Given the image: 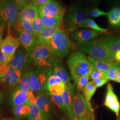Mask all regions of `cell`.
Wrapping results in <instances>:
<instances>
[{"instance_id":"obj_1","label":"cell","mask_w":120,"mask_h":120,"mask_svg":"<svg viewBox=\"0 0 120 120\" xmlns=\"http://www.w3.org/2000/svg\"><path fill=\"white\" fill-rule=\"evenodd\" d=\"M109 35L103 36L90 41L75 44V48L97 60H110L113 59L110 55L108 46Z\"/></svg>"},{"instance_id":"obj_2","label":"cell","mask_w":120,"mask_h":120,"mask_svg":"<svg viewBox=\"0 0 120 120\" xmlns=\"http://www.w3.org/2000/svg\"><path fill=\"white\" fill-rule=\"evenodd\" d=\"M67 63L72 79L77 84L79 79L86 75H90L97 70L94 65L80 52H75L69 56Z\"/></svg>"},{"instance_id":"obj_3","label":"cell","mask_w":120,"mask_h":120,"mask_svg":"<svg viewBox=\"0 0 120 120\" xmlns=\"http://www.w3.org/2000/svg\"><path fill=\"white\" fill-rule=\"evenodd\" d=\"M55 56L64 57L67 56L72 48V44L68 32L60 29L46 45Z\"/></svg>"},{"instance_id":"obj_4","label":"cell","mask_w":120,"mask_h":120,"mask_svg":"<svg viewBox=\"0 0 120 120\" xmlns=\"http://www.w3.org/2000/svg\"><path fill=\"white\" fill-rule=\"evenodd\" d=\"M88 10V9L79 0L73 4L68 10L64 17V21L70 33L80 28L87 18Z\"/></svg>"},{"instance_id":"obj_5","label":"cell","mask_w":120,"mask_h":120,"mask_svg":"<svg viewBox=\"0 0 120 120\" xmlns=\"http://www.w3.org/2000/svg\"><path fill=\"white\" fill-rule=\"evenodd\" d=\"M20 9L13 0H4L0 3V23L8 28L17 24Z\"/></svg>"},{"instance_id":"obj_6","label":"cell","mask_w":120,"mask_h":120,"mask_svg":"<svg viewBox=\"0 0 120 120\" xmlns=\"http://www.w3.org/2000/svg\"><path fill=\"white\" fill-rule=\"evenodd\" d=\"M35 67L51 68L58 58L46 45L39 42L31 53Z\"/></svg>"},{"instance_id":"obj_7","label":"cell","mask_w":120,"mask_h":120,"mask_svg":"<svg viewBox=\"0 0 120 120\" xmlns=\"http://www.w3.org/2000/svg\"><path fill=\"white\" fill-rule=\"evenodd\" d=\"M30 70V90L34 92L47 90L48 80L52 75V68L35 67Z\"/></svg>"},{"instance_id":"obj_8","label":"cell","mask_w":120,"mask_h":120,"mask_svg":"<svg viewBox=\"0 0 120 120\" xmlns=\"http://www.w3.org/2000/svg\"><path fill=\"white\" fill-rule=\"evenodd\" d=\"M73 112L75 118L94 120V110L90 102H88L80 92L75 93L73 100Z\"/></svg>"},{"instance_id":"obj_9","label":"cell","mask_w":120,"mask_h":120,"mask_svg":"<svg viewBox=\"0 0 120 120\" xmlns=\"http://www.w3.org/2000/svg\"><path fill=\"white\" fill-rule=\"evenodd\" d=\"M39 15L63 19L65 9L55 0H50L45 4L38 7Z\"/></svg>"},{"instance_id":"obj_10","label":"cell","mask_w":120,"mask_h":120,"mask_svg":"<svg viewBox=\"0 0 120 120\" xmlns=\"http://www.w3.org/2000/svg\"><path fill=\"white\" fill-rule=\"evenodd\" d=\"M32 62L33 58L31 55L24 48H20L16 52L9 65L13 69L22 70L29 66Z\"/></svg>"},{"instance_id":"obj_11","label":"cell","mask_w":120,"mask_h":120,"mask_svg":"<svg viewBox=\"0 0 120 120\" xmlns=\"http://www.w3.org/2000/svg\"><path fill=\"white\" fill-rule=\"evenodd\" d=\"M20 44L19 39L9 34L2 41L0 44V50L11 62Z\"/></svg>"},{"instance_id":"obj_12","label":"cell","mask_w":120,"mask_h":120,"mask_svg":"<svg viewBox=\"0 0 120 120\" xmlns=\"http://www.w3.org/2000/svg\"><path fill=\"white\" fill-rule=\"evenodd\" d=\"M35 104L48 120H51L54 114V109L49 95L44 92L39 94Z\"/></svg>"},{"instance_id":"obj_13","label":"cell","mask_w":120,"mask_h":120,"mask_svg":"<svg viewBox=\"0 0 120 120\" xmlns=\"http://www.w3.org/2000/svg\"><path fill=\"white\" fill-rule=\"evenodd\" d=\"M37 97L33 92L30 90L26 93L17 89L14 92L11 98V104L13 107L22 104L35 103Z\"/></svg>"},{"instance_id":"obj_14","label":"cell","mask_w":120,"mask_h":120,"mask_svg":"<svg viewBox=\"0 0 120 120\" xmlns=\"http://www.w3.org/2000/svg\"><path fill=\"white\" fill-rule=\"evenodd\" d=\"M101 33L93 30H75L70 33L71 39L78 43H83L93 40Z\"/></svg>"},{"instance_id":"obj_15","label":"cell","mask_w":120,"mask_h":120,"mask_svg":"<svg viewBox=\"0 0 120 120\" xmlns=\"http://www.w3.org/2000/svg\"><path fill=\"white\" fill-rule=\"evenodd\" d=\"M75 93L74 86L69 83L65 86L64 91L61 95L67 110L68 115L71 119L76 118L73 115L72 108L73 100Z\"/></svg>"},{"instance_id":"obj_16","label":"cell","mask_w":120,"mask_h":120,"mask_svg":"<svg viewBox=\"0 0 120 120\" xmlns=\"http://www.w3.org/2000/svg\"><path fill=\"white\" fill-rule=\"evenodd\" d=\"M19 40L23 47L31 55L37 45L39 42L37 37L24 31L19 33Z\"/></svg>"},{"instance_id":"obj_17","label":"cell","mask_w":120,"mask_h":120,"mask_svg":"<svg viewBox=\"0 0 120 120\" xmlns=\"http://www.w3.org/2000/svg\"><path fill=\"white\" fill-rule=\"evenodd\" d=\"M52 73L59 77L65 84L70 83V78L61 60L57 58L52 67Z\"/></svg>"},{"instance_id":"obj_18","label":"cell","mask_w":120,"mask_h":120,"mask_svg":"<svg viewBox=\"0 0 120 120\" xmlns=\"http://www.w3.org/2000/svg\"><path fill=\"white\" fill-rule=\"evenodd\" d=\"M88 60L94 64L96 69L98 70L106 73L114 66L120 65V63L116 62L114 59L110 60H97L90 56Z\"/></svg>"},{"instance_id":"obj_19","label":"cell","mask_w":120,"mask_h":120,"mask_svg":"<svg viewBox=\"0 0 120 120\" xmlns=\"http://www.w3.org/2000/svg\"><path fill=\"white\" fill-rule=\"evenodd\" d=\"M22 70L13 69L9 67L5 74L2 82L7 83L10 87H13L18 84L22 76Z\"/></svg>"},{"instance_id":"obj_20","label":"cell","mask_w":120,"mask_h":120,"mask_svg":"<svg viewBox=\"0 0 120 120\" xmlns=\"http://www.w3.org/2000/svg\"><path fill=\"white\" fill-rule=\"evenodd\" d=\"M38 16V8L34 5L29 4L20 11L19 13L18 20H26L32 23Z\"/></svg>"},{"instance_id":"obj_21","label":"cell","mask_w":120,"mask_h":120,"mask_svg":"<svg viewBox=\"0 0 120 120\" xmlns=\"http://www.w3.org/2000/svg\"><path fill=\"white\" fill-rule=\"evenodd\" d=\"M60 27H44L38 36L39 41L41 43L46 45L51 39Z\"/></svg>"},{"instance_id":"obj_22","label":"cell","mask_w":120,"mask_h":120,"mask_svg":"<svg viewBox=\"0 0 120 120\" xmlns=\"http://www.w3.org/2000/svg\"><path fill=\"white\" fill-rule=\"evenodd\" d=\"M30 70L23 69L22 70V76L18 83L17 89L25 92L30 91Z\"/></svg>"},{"instance_id":"obj_23","label":"cell","mask_w":120,"mask_h":120,"mask_svg":"<svg viewBox=\"0 0 120 120\" xmlns=\"http://www.w3.org/2000/svg\"><path fill=\"white\" fill-rule=\"evenodd\" d=\"M110 26L114 28H120V6H116L108 13Z\"/></svg>"},{"instance_id":"obj_24","label":"cell","mask_w":120,"mask_h":120,"mask_svg":"<svg viewBox=\"0 0 120 120\" xmlns=\"http://www.w3.org/2000/svg\"><path fill=\"white\" fill-rule=\"evenodd\" d=\"M39 17L44 26L46 27H60L63 22V19L59 18L41 15H39Z\"/></svg>"},{"instance_id":"obj_25","label":"cell","mask_w":120,"mask_h":120,"mask_svg":"<svg viewBox=\"0 0 120 120\" xmlns=\"http://www.w3.org/2000/svg\"><path fill=\"white\" fill-rule=\"evenodd\" d=\"M14 116L18 119L29 117L30 113V108L28 104H22L13 107Z\"/></svg>"},{"instance_id":"obj_26","label":"cell","mask_w":120,"mask_h":120,"mask_svg":"<svg viewBox=\"0 0 120 120\" xmlns=\"http://www.w3.org/2000/svg\"><path fill=\"white\" fill-rule=\"evenodd\" d=\"M15 30H17V31L19 33L22 31H24L31 34L37 37L34 32L32 26V23L27 20H18L17 24L15 27Z\"/></svg>"},{"instance_id":"obj_27","label":"cell","mask_w":120,"mask_h":120,"mask_svg":"<svg viewBox=\"0 0 120 120\" xmlns=\"http://www.w3.org/2000/svg\"><path fill=\"white\" fill-rule=\"evenodd\" d=\"M30 113L29 116L30 120H48L35 103H29Z\"/></svg>"},{"instance_id":"obj_28","label":"cell","mask_w":120,"mask_h":120,"mask_svg":"<svg viewBox=\"0 0 120 120\" xmlns=\"http://www.w3.org/2000/svg\"><path fill=\"white\" fill-rule=\"evenodd\" d=\"M108 46L110 55L113 58L115 52L120 51V37H116L109 35L108 40Z\"/></svg>"},{"instance_id":"obj_29","label":"cell","mask_w":120,"mask_h":120,"mask_svg":"<svg viewBox=\"0 0 120 120\" xmlns=\"http://www.w3.org/2000/svg\"><path fill=\"white\" fill-rule=\"evenodd\" d=\"M97 88L94 83L91 81L89 82L82 89V92L83 94L88 102H90L91 99L94 94Z\"/></svg>"},{"instance_id":"obj_30","label":"cell","mask_w":120,"mask_h":120,"mask_svg":"<svg viewBox=\"0 0 120 120\" xmlns=\"http://www.w3.org/2000/svg\"><path fill=\"white\" fill-rule=\"evenodd\" d=\"M47 93L50 96L52 101L56 105L57 107L62 110L64 113H66L68 114L67 110L62 96L52 94L49 92H47Z\"/></svg>"},{"instance_id":"obj_31","label":"cell","mask_w":120,"mask_h":120,"mask_svg":"<svg viewBox=\"0 0 120 120\" xmlns=\"http://www.w3.org/2000/svg\"><path fill=\"white\" fill-rule=\"evenodd\" d=\"M80 28H89L93 30L102 33H106L108 31L107 30L99 26L94 21L90 18H87L82 24Z\"/></svg>"},{"instance_id":"obj_32","label":"cell","mask_w":120,"mask_h":120,"mask_svg":"<svg viewBox=\"0 0 120 120\" xmlns=\"http://www.w3.org/2000/svg\"><path fill=\"white\" fill-rule=\"evenodd\" d=\"M118 101L117 97L114 94L112 87L111 84L108 83L107 84V92L105 97V100L104 105L109 103H113Z\"/></svg>"},{"instance_id":"obj_33","label":"cell","mask_w":120,"mask_h":120,"mask_svg":"<svg viewBox=\"0 0 120 120\" xmlns=\"http://www.w3.org/2000/svg\"><path fill=\"white\" fill-rule=\"evenodd\" d=\"M65 86L64 83H62L48 87L47 89L52 94L61 95L64 91Z\"/></svg>"},{"instance_id":"obj_34","label":"cell","mask_w":120,"mask_h":120,"mask_svg":"<svg viewBox=\"0 0 120 120\" xmlns=\"http://www.w3.org/2000/svg\"><path fill=\"white\" fill-rule=\"evenodd\" d=\"M32 26L35 34L38 37L39 34L44 27L39 15L32 22Z\"/></svg>"},{"instance_id":"obj_35","label":"cell","mask_w":120,"mask_h":120,"mask_svg":"<svg viewBox=\"0 0 120 120\" xmlns=\"http://www.w3.org/2000/svg\"><path fill=\"white\" fill-rule=\"evenodd\" d=\"M120 70V65L114 66L110 69L107 72L105 73V77L107 78L108 80L115 81L117 74Z\"/></svg>"},{"instance_id":"obj_36","label":"cell","mask_w":120,"mask_h":120,"mask_svg":"<svg viewBox=\"0 0 120 120\" xmlns=\"http://www.w3.org/2000/svg\"><path fill=\"white\" fill-rule=\"evenodd\" d=\"M108 13L102 11L97 7L88 9V16L90 17H98L101 16H107Z\"/></svg>"},{"instance_id":"obj_37","label":"cell","mask_w":120,"mask_h":120,"mask_svg":"<svg viewBox=\"0 0 120 120\" xmlns=\"http://www.w3.org/2000/svg\"><path fill=\"white\" fill-rule=\"evenodd\" d=\"M90 75H86L81 77L77 84V91L80 92L82 90L84 86L89 82L90 80Z\"/></svg>"},{"instance_id":"obj_38","label":"cell","mask_w":120,"mask_h":120,"mask_svg":"<svg viewBox=\"0 0 120 120\" xmlns=\"http://www.w3.org/2000/svg\"><path fill=\"white\" fill-rule=\"evenodd\" d=\"M87 9H89L95 7H97L101 0H79Z\"/></svg>"},{"instance_id":"obj_39","label":"cell","mask_w":120,"mask_h":120,"mask_svg":"<svg viewBox=\"0 0 120 120\" xmlns=\"http://www.w3.org/2000/svg\"><path fill=\"white\" fill-rule=\"evenodd\" d=\"M64 83L61 79L55 75H52L48 80L47 86V88L50 86H53L59 83Z\"/></svg>"},{"instance_id":"obj_40","label":"cell","mask_w":120,"mask_h":120,"mask_svg":"<svg viewBox=\"0 0 120 120\" xmlns=\"http://www.w3.org/2000/svg\"><path fill=\"white\" fill-rule=\"evenodd\" d=\"M106 106L110 109L112 111L116 113V115L118 117L119 115V111L120 110V105L118 101H117L113 103H109L105 105Z\"/></svg>"},{"instance_id":"obj_41","label":"cell","mask_w":120,"mask_h":120,"mask_svg":"<svg viewBox=\"0 0 120 120\" xmlns=\"http://www.w3.org/2000/svg\"><path fill=\"white\" fill-rule=\"evenodd\" d=\"M109 80H108L107 78L104 77L93 80V81H92V82L94 83V84L95 86H96L97 88H98L101 87L104 85H105L109 81Z\"/></svg>"},{"instance_id":"obj_42","label":"cell","mask_w":120,"mask_h":120,"mask_svg":"<svg viewBox=\"0 0 120 120\" xmlns=\"http://www.w3.org/2000/svg\"><path fill=\"white\" fill-rule=\"evenodd\" d=\"M9 68L8 64H0V83L2 82L5 74L8 71Z\"/></svg>"},{"instance_id":"obj_43","label":"cell","mask_w":120,"mask_h":120,"mask_svg":"<svg viewBox=\"0 0 120 120\" xmlns=\"http://www.w3.org/2000/svg\"><path fill=\"white\" fill-rule=\"evenodd\" d=\"M18 6L20 10L21 11L26 6L29 4L30 0H13Z\"/></svg>"},{"instance_id":"obj_44","label":"cell","mask_w":120,"mask_h":120,"mask_svg":"<svg viewBox=\"0 0 120 120\" xmlns=\"http://www.w3.org/2000/svg\"><path fill=\"white\" fill-rule=\"evenodd\" d=\"M105 73L101 71L96 70L90 75V78L92 80H94L100 77H104L105 76Z\"/></svg>"},{"instance_id":"obj_45","label":"cell","mask_w":120,"mask_h":120,"mask_svg":"<svg viewBox=\"0 0 120 120\" xmlns=\"http://www.w3.org/2000/svg\"><path fill=\"white\" fill-rule=\"evenodd\" d=\"M49 0H32L30 1V4L35 6L38 8L41 5L45 4Z\"/></svg>"},{"instance_id":"obj_46","label":"cell","mask_w":120,"mask_h":120,"mask_svg":"<svg viewBox=\"0 0 120 120\" xmlns=\"http://www.w3.org/2000/svg\"><path fill=\"white\" fill-rule=\"evenodd\" d=\"M10 62L8 57L0 50V64H8Z\"/></svg>"},{"instance_id":"obj_47","label":"cell","mask_w":120,"mask_h":120,"mask_svg":"<svg viewBox=\"0 0 120 120\" xmlns=\"http://www.w3.org/2000/svg\"><path fill=\"white\" fill-rule=\"evenodd\" d=\"M113 58L116 62L120 64V51H117L115 52Z\"/></svg>"},{"instance_id":"obj_48","label":"cell","mask_w":120,"mask_h":120,"mask_svg":"<svg viewBox=\"0 0 120 120\" xmlns=\"http://www.w3.org/2000/svg\"><path fill=\"white\" fill-rule=\"evenodd\" d=\"M4 25H0V44L2 41V37L3 34V30L4 28Z\"/></svg>"},{"instance_id":"obj_49","label":"cell","mask_w":120,"mask_h":120,"mask_svg":"<svg viewBox=\"0 0 120 120\" xmlns=\"http://www.w3.org/2000/svg\"><path fill=\"white\" fill-rule=\"evenodd\" d=\"M115 81L120 83V70L117 74Z\"/></svg>"},{"instance_id":"obj_50","label":"cell","mask_w":120,"mask_h":120,"mask_svg":"<svg viewBox=\"0 0 120 120\" xmlns=\"http://www.w3.org/2000/svg\"><path fill=\"white\" fill-rule=\"evenodd\" d=\"M108 2H110V3H114L116 1H117L118 0H105Z\"/></svg>"},{"instance_id":"obj_51","label":"cell","mask_w":120,"mask_h":120,"mask_svg":"<svg viewBox=\"0 0 120 120\" xmlns=\"http://www.w3.org/2000/svg\"><path fill=\"white\" fill-rule=\"evenodd\" d=\"M2 95L0 92V102L2 101Z\"/></svg>"},{"instance_id":"obj_52","label":"cell","mask_w":120,"mask_h":120,"mask_svg":"<svg viewBox=\"0 0 120 120\" xmlns=\"http://www.w3.org/2000/svg\"><path fill=\"white\" fill-rule=\"evenodd\" d=\"M78 120V119H77V118H75V119H71V118H70L69 120Z\"/></svg>"},{"instance_id":"obj_53","label":"cell","mask_w":120,"mask_h":120,"mask_svg":"<svg viewBox=\"0 0 120 120\" xmlns=\"http://www.w3.org/2000/svg\"><path fill=\"white\" fill-rule=\"evenodd\" d=\"M78 120H87V119H82V118H79Z\"/></svg>"},{"instance_id":"obj_54","label":"cell","mask_w":120,"mask_h":120,"mask_svg":"<svg viewBox=\"0 0 120 120\" xmlns=\"http://www.w3.org/2000/svg\"><path fill=\"white\" fill-rule=\"evenodd\" d=\"M118 120H120V116H119V119H118Z\"/></svg>"},{"instance_id":"obj_55","label":"cell","mask_w":120,"mask_h":120,"mask_svg":"<svg viewBox=\"0 0 120 120\" xmlns=\"http://www.w3.org/2000/svg\"></svg>"},{"instance_id":"obj_56","label":"cell","mask_w":120,"mask_h":120,"mask_svg":"<svg viewBox=\"0 0 120 120\" xmlns=\"http://www.w3.org/2000/svg\"><path fill=\"white\" fill-rule=\"evenodd\" d=\"M1 0H0V2Z\"/></svg>"},{"instance_id":"obj_57","label":"cell","mask_w":120,"mask_h":120,"mask_svg":"<svg viewBox=\"0 0 120 120\" xmlns=\"http://www.w3.org/2000/svg\"><path fill=\"white\" fill-rule=\"evenodd\" d=\"M0 25H1V24H0Z\"/></svg>"},{"instance_id":"obj_58","label":"cell","mask_w":120,"mask_h":120,"mask_svg":"<svg viewBox=\"0 0 120 120\" xmlns=\"http://www.w3.org/2000/svg\"><path fill=\"white\" fill-rule=\"evenodd\" d=\"M31 0H30V1H31Z\"/></svg>"},{"instance_id":"obj_59","label":"cell","mask_w":120,"mask_h":120,"mask_svg":"<svg viewBox=\"0 0 120 120\" xmlns=\"http://www.w3.org/2000/svg\"></svg>"},{"instance_id":"obj_60","label":"cell","mask_w":120,"mask_h":120,"mask_svg":"<svg viewBox=\"0 0 120 120\" xmlns=\"http://www.w3.org/2000/svg\"></svg>"}]
</instances>
